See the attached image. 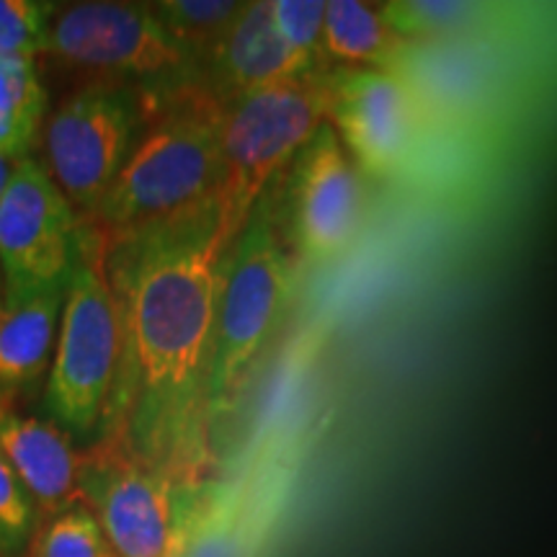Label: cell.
<instances>
[{
    "label": "cell",
    "instance_id": "obj_23",
    "mask_svg": "<svg viewBox=\"0 0 557 557\" xmlns=\"http://www.w3.org/2000/svg\"><path fill=\"white\" fill-rule=\"evenodd\" d=\"M11 165L13 163H9V160L0 158V191H3L5 178H9V173H11ZM0 308H3V274H0Z\"/></svg>",
    "mask_w": 557,
    "mask_h": 557
},
{
    "label": "cell",
    "instance_id": "obj_4",
    "mask_svg": "<svg viewBox=\"0 0 557 557\" xmlns=\"http://www.w3.org/2000/svg\"><path fill=\"white\" fill-rule=\"evenodd\" d=\"M329 122V73L256 90L233 101L220 127V225L230 240L267 199L269 184Z\"/></svg>",
    "mask_w": 557,
    "mask_h": 557
},
{
    "label": "cell",
    "instance_id": "obj_10",
    "mask_svg": "<svg viewBox=\"0 0 557 557\" xmlns=\"http://www.w3.org/2000/svg\"><path fill=\"white\" fill-rule=\"evenodd\" d=\"M292 240L308 263L341 259L364 225V184L331 122L295 158L289 184Z\"/></svg>",
    "mask_w": 557,
    "mask_h": 557
},
{
    "label": "cell",
    "instance_id": "obj_19",
    "mask_svg": "<svg viewBox=\"0 0 557 557\" xmlns=\"http://www.w3.org/2000/svg\"><path fill=\"white\" fill-rule=\"evenodd\" d=\"M26 557H114L107 534L88 506L39 519Z\"/></svg>",
    "mask_w": 557,
    "mask_h": 557
},
{
    "label": "cell",
    "instance_id": "obj_20",
    "mask_svg": "<svg viewBox=\"0 0 557 557\" xmlns=\"http://www.w3.org/2000/svg\"><path fill=\"white\" fill-rule=\"evenodd\" d=\"M39 524V508L0 449V557H26Z\"/></svg>",
    "mask_w": 557,
    "mask_h": 557
},
{
    "label": "cell",
    "instance_id": "obj_14",
    "mask_svg": "<svg viewBox=\"0 0 557 557\" xmlns=\"http://www.w3.org/2000/svg\"><path fill=\"white\" fill-rule=\"evenodd\" d=\"M65 289H47L0 308V408H18V400L47 382Z\"/></svg>",
    "mask_w": 557,
    "mask_h": 557
},
{
    "label": "cell",
    "instance_id": "obj_8",
    "mask_svg": "<svg viewBox=\"0 0 557 557\" xmlns=\"http://www.w3.org/2000/svg\"><path fill=\"white\" fill-rule=\"evenodd\" d=\"M145 122V96L127 83L88 81L54 109L41 129V165L90 218L127 163Z\"/></svg>",
    "mask_w": 557,
    "mask_h": 557
},
{
    "label": "cell",
    "instance_id": "obj_22",
    "mask_svg": "<svg viewBox=\"0 0 557 557\" xmlns=\"http://www.w3.org/2000/svg\"><path fill=\"white\" fill-rule=\"evenodd\" d=\"M271 11L287 45L323 70L325 0H271Z\"/></svg>",
    "mask_w": 557,
    "mask_h": 557
},
{
    "label": "cell",
    "instance_id": "obj_5",
    "mask_svg": "<svg viewBox=\"0 0 557 557\" xmlns=\"http://www.w3.org/2000/svg\"><path fill=\"white\" fill-rule=\"evenodd\" d=\"M47 54L86 70L90 81L127 83L145 99H163L205 83L199 60L160 24L150 3L83 0L58 5Z\"/></svg>",
    "mask_w": 557,
    "mask_h": 557
},
{
    "label": "cell",
    "instance_id": "obj_9",
    "mask_svg": "<svg viewBox=\"0 0 557 557\" xmlns=\"http://www.w3.org/2000/svg\"><path fill=\"white\" fill-rule=\"evenodd\" d=\"M86 248V227L41 160L21 158L0 191L3 305L67 287Z\"/></svg>",
    "mask_w": 557,
    "mask_h": 557
},
{
    "label": "cell",
    "instance_id": "obj_1",
    "mask_svg": "<svg viewBox=\"0 0 557 557\" xmlns=\"http://www.w3.org/2000/svg\"><path fill=\"white\" fill-rule=\"evenodd\" d=\"M230 248L218 205L99 246L124 320V382L111 438L199 485L212 434L209 374Z\"/></svg>",
    "mask_w": 557,
    "mask_h": 557
},
{
    "label": "cell",
    "instance_id": "obj_3",
    "mask_svg": "<svg viewBox=\"0 0 557 557\" xmlns=\"http://www.w3.org/2000/svg\"><path fill=\"white\" fill-rule=\"evenodd\" d=\"M122 382V308L103 271L99 243L86 227V248L70 274L52 367L41 389V416L81 449L96 447L114 436Z\"/></svg>",
    "mask_w": 557,
    "mask_h": 557
},
{
    "label": "cell",
    "instance_id": "obj_17",
    "mask_svg": "<svg viewBox=\"0 0 557 557\" xmlns=\"http://www.w3.org/2000/svg\"><path fill=\"white\" fill-rule=\"evenodd\" d=\"M395 32L410 45L455 41L485 29L496 11L483 3H451V0H400L382 5Z\"/></svg>",
    "mask_w": 557,
    "mask_h": 557
},
{
    "label": "cell",
    "instance_id": "obj_12",
    "mask_svg": "<svg viewBox=\"0 0 557 557\" xmlns=\"http://www.w3.org/2000/svg\"><path fill=\"white\" fill-rule=\"evenodd\" d=\"M320 73L325 70L312 65L278 34L271 0H253L243 5L240 16L205 65V86L227 109L256 90Z\"/></svg>",
    "mask_w": 557,
    "mask_h": 557
},
{
    "label": "cell",
    "instance_id": "obj_2",
    "mask_svg": "<svg viewBox=\"0 0 557 557\" xmlns=\"http://www.w3.org/2000/svg\"><path fill=\"white\" fill-rule=\"evenodd\" d=\"M222 103L205 83L145 99L127 163L83 225L99 246L218 205Z\"/></svg>",
    "mask_w": 557,
    "mask_h": 557
},
{
    "label": "cell",
    "instance_id": "obj_16",
    "mask_svg": "<svg viewBox=\"0 0 557 557\" xmlns=\"http://www.w3.org/2000/svg\"><path fill=\"white\" fill-rule=\"evenodd\" d=\"M47 114V90L37 58L0 50V158L16 163L29 158Z\"/></svg>",
    "mask_w": 557,
    "mask_h": 557
},
{
    "label": "cell",
    "instance_id": "obj_15",
    "mask_svg": "<svg viewBox=\"0 0 557 557\" xmlns=\"http://www.w3.org/2000/svg\"><path fill=\"white\" fill-rule=\"evenodd\" d=\"M408 47L410 41L395 32L382 5L361 0L325 3V62L333 60L341 67L398 70Z\"/></svg>",
    "mask_w": 557,
    "mask_h": 557
},
{
    "label": "cell",
    "instance_id": "obj_21",
    "mask_svg": "<svg viewBox=\"0 0 557 557\" xmlns=\"http://www.w3.org/2000/svg\"><path fill=\"white\" fill-rule=\"evenodd\" d=\"M58 13L41 0H0V50L37 58L47 50V34Z\"/></svg>",
    "mask_w": 557,
    "mask_h": 557
},
{
    "label": "cell",
    "instance_id": "obj_11",
    "mask_svg": "<svg viewBox=\"0 0 557 557\" xmlns=\"http://www.w3.org/2000/svg\"><path fill=\"white\" fill-rule=\"evenodd\" d=\"M329 122L359 171L387 178L413 148L418 99L398 70L329 73Z\"/></svg>",
    "mask_w": 557,
    "mask_h": 557
},
{
    "label": "cell",
    "instance_id": "obj_13",
    "mask_svg": "<svg viewBox=\"0 0 557 557\" xmlns=\"http://www.w3.org/2000/svg\"><path fill=\"white\" fill-rule=\"evenodd\" d=\"M0 449L32 493L39 519L86 506L83 449L50 418L0 408Z\"/></svg>",
    "mask_w": 557,
    "mask_h": 557
},
{
    "label": "cell",
    "instance_id": "obj_7",
    "mask_svg": "<svg viewBox=\"0 0 557 557\" xmlns=\"http://www.w3.org/2000/svg\"><path fill=\"white\" fill-rule=\"evenodd\" d=\"M292 267L276 235L274 214L261 201L233 243L222 284L212 374H209V429L238 403L250 367L274 336L289 305Z\"/></svg>",
    "mask_w": 557,
    "mask_h": 557
},
{
    "label": "cell",
    "instance_id": "obj_18",
    "mask_svg": "<svg viewBox=\"0 0 557 557\" xmlns=\"http://www.w3.org/2000/svg\"><path fill=\"white\" fill-rule=\"evenodd\" d=\"M243 5L246 3L230 0H158L150 3V9L205 70L230 26L240 16Z\"/></svg>",
    "mask_w": 557,
    "mask_h": 557
},
{
    "label": "cell",
    "instance_id": "obj_6",
    "mask_svg": "<svg viewBox=\"0 0 557 557\" xmlns=\"http://www.w3.org/2000/svg\"><path fill=\"white\" fill-rule=\"evenodd\" d=\"M186 483L107 438L83 449V496L114 557H178L214 491Z\"/></svg>",
    "mask_w": 557,
    "mask_h": 557
}]
</instances>
